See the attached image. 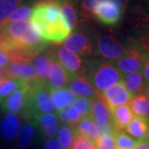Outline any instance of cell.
Listing matches in <instances>:
<instances>
[{
    "label": "cell",
    "mask_w": 149,
    "mask_h": 149,
    "mask_svg": "<svg viewBox=\"0 0 149 149\" xmlns=\"http://www.w3.org/2000/svg\"><path fill=\"white\" fill-rule=\"evenodd\" d=\"M143 70V74L144 80L146 81V83H148V82H149V53H148V55H147Z\"/></svg>",
    "instance_id": "36"
},
{
    "label": "cell",
    "mask_w": 149,
    "mask_h": 149,
    "mask_svg": "<svg viewBox=\"0 0 149 149\" xmlns=\"http://www.w3.org/2000/svg\"><path fill=\"white\" fill-rule=\"evenodd\" d=\"M147 55L142 47L132 46L125 48L124 54L117 61V69L123 74L143 71Z\"/></svg>",
    "instance_id": "3"
},
{
    "label": "cell",
    "mask_w": 149,
    "mask_h": 149,
    "mask_svg": "<svg viewBox=\"0 0 149 149\" xmlns=\"http://www.w3.org/2000/svg\"><path fill=\"white\" fill-rule=\"evenodd\" d=\"M68 85L70 91L73 94L85 98H90V100L98 95L88 76L83 73H78L73 75Z\"/></svg>",
    "instance_id": "11"
},
{
    "label": "cell",
    "mask_w": 149,
    "mask_h": 149,
    "mask_svg": "<svg viewBox=\"0 0 149 149\" xmlns=\"http://www.w3.org/2000/svg\"><path fill=\"white\" fill-rule=\"evenodd\" d=\"M112 125L114 130H125L134 118L131 109L127 104L111 109Z\"/></svg>",
    "instance_id": "16"
},
{
    "label": "cell",
    "mask_w": 149,
    "mask_h": 149,
    "mask_svg": "<svg viewBox=\"0 0 149 149\" xmlns=\"http://www.w3.org/2000/svg\"><path fill=\"white\" fill-rule=\"evenodd\" d=\"M113 140L116 149H133L139 142L129 136L123 130H114Z\"/></svg>",
    "instance_id": "26"
},
{
    "label": "cell",
    "mask_w": 149,
    "mask_h": 149,
    "mask_svg": "<svg viewBox=\"0 0 149 149\" xmlns=\"http://www.w3.org/2000/svg\"><path fill=\"white\" fill-rule=\"evenodd\" d=\"M67 109H68V108L58 111L59 120H60V123L63 126H67L68 125V123H67Z\"/></svg>",
    "instance_id": "35"
},
{
    "label": "cell",
    "mask_w": 149,
    "mask_h": 149,
    "mask_svg": "<svg viewBox=\"0 0 149 149\" xmlns=\"http://www.w3.org/2000/svg\"><path fill=\"white\" fill-rule=\"evenodd\" d=\"M9 63V60L5 54L0 52V66H6Z\"/></svg>",
    "instance_id": "38"
},
{
    "label": "cell",
    "mask_w": 149,
    "mask_h": 149,
    "mask_svg": "<svg viewBox=\"0 0 149 149\" xmlns=\"http://www.w3.org/2000/svg\"><path fill=\"white\" fill-rule=\"evenodd\" d=\"M91 102V116L96 124L112 123L111 110L100 94L90 100Z\"/></svg>",
    "instance_id": "12"
},
{
    "label": "cell",
    "mask_w": 149,
    "mask_h": 149,
    "mask_svg": "<svg viewBox=\"0 0 149 149\" xmlns=\"http://www.w3.org/2000/svg\"><path fill=\"white\" fill-rule=\"evenodd\" d=\"M61 14L70 30H73L78 23V17L73 0H57Z\"/></svg>",
    "instance_id": "22"
},
{
    "label": "cell",
    "mask_w": 149,
    "mask_h": 149,
    "mask_svg": "<svg viewBox=\"0 0 149 149\" xmlns=\"http://www.w3.org/2000/svg\"><path fill=\"white\" fill-rule=\"evenodd\" d=\"M6 77L5 75V68L0 66V80H2L3 78Z\"/></svg>",
    "instance_id": "40"
},
{
    "label": "cell",
    "mask_w": 149,
    "mask_h": 149,
    "mask_svg": "<svg viewBox=\"0 0 149 149\" xmlns=\"http://www.w3.org/2000/svg\"><path fill=\"white\" fill-rule=\"evenodd\" d=\"M27 84L14 91L1 104L3 111L15 114L23 113L27 105Z\"/></svg>",
    "instance_id": "8"
},
{
    "label": "cell",
    "mask_w": 149,
    "mask_h": 149,
    "mask_svg": "<svg viewBox=\"0 0 149 149\" xmlns=\"http://www.w3.org/2000/svg\"><path fill=\"white\" fill-rule=\"evenodd\" d=\"M128 103L133 113L138 117L149 119V100L145 94L133 96Z\"/></svg>",
    "instance_id": "23"
},
{
    "label": "cell",
    "mask_w": 149,
    "mask_h": 149,
    "mask_svg": "<svg viewBox=\"0 0 149 149\" xmlns=\"http://www.w3.org/2000/svg\"><path fill=\"white\" fill-rule=\"evenodd\" d=\"M72 107L80 113L82 118L91 115V102L87 98L85 97L76 98L74 103L72 104Z\"/></svg>",
    "instance_id": "31"
},
{
    "label": "cell",
    "mask_w": 149,
    "mask_h": 149,
    "mask_svg": "<svg viewBox=\"0 0 149 149\" xmlns=\"http://www.w3.org/2000/svg\"><path fill=\"white\" fill-rule=\"evenodd\" d=\"M6 77L21 80L24 83L39 81L35 67L31 63H13L9 62L5 67Z\"/></svg>",
    "instance_id": "7"
},
{
    "label": "cell",
    "mask_w": 149,
    "mask_h": 149,
    "mask_svg": "<svg viewBox=\"0 0 149 149\" xmlns=\"http://www.w3.org/2000/svg\"><path fill=\"white\" fill-rule=\"evenodd\" d=\"M123 82L127 91L132 96L144 94L146 81L144 80L143 71L133 72L126 74L123 78Z\"/></svg>",
    "instance_id": "18"
},
{
    "label": "cell",
    "mask_w": 149,
    "mask_h": 149,
    "mask_svg": "<svg viewBox=\"0 0 149 149\" xmlns=\"http://www.w3.org/2000/svg\"><path fill=\"white\" fill-rule=\"evenodd\" d=\"M27 83L9 77H4L0 80V105L11 94L23 87Z\"/></svg>",
    "instance_id": "24"
},
{
    "label": "cell",
    "mask_w": 149,
    "mask_h": 149,
    "mask_svg": "<svg viewBox=\"0 0 149 149\" xmlns=\"http://www.w3.org/2000/svg\"><path fill=\"white\" fill-rule=\"evenodd\" d=\"M144 94L145 95L148 97V99L149 100V82H148L146 85H145V90H144Z\"/></svg>",
    "instance_id": "41"
},
{
    "label": "cell",
    "mask_w": 149,
    "mask_h": 149,
    "mask_svg": "<svg viewBox=\"0 0 149 149\" xmlns=\"http://www.w3.org/2000/svg\"><path fill=\"white\" fill-rule=\"evenodd\" d=\"M133 149H149V141L148 140H143L139 141Z\"/></svg>",
    "instance_id": "37"
},
{
    "label": "cell",
    "mask_w": 149,
    "mask_h": 149,
    "mask_svg": "<svg viewBox=\"0 0 149 149\" xmlns=\"http://www.w3.org/2000/svg\"><path fill=\"white\" fill-rule=\"evenodd\" d=\"M54 54L56 60L70 75L78 74V71L82 67V61L77 55L70 52L61 47L56 48V53L54 52Z\"/></svg>",
    "instance_id": "13"
},
{
    "label": "cell",
    "mask_w": 149,
    "mask_h": 149,
    "mask_svg": "<svg viewBox=\"0 0 149 149\" xmlns=\"http://www.w3.org/2000/svg\"><path fill=\"white\" fill-rule=\"evenodd\" d=\"M88 76V75H87ZM88 78L91 81L97 94L122 82L123 76L116 66L109 62H98L91 68Z\"/></svg>",
    "instance_id": "2"
},
{
    "label": "cell",
    "mask_w": 149,
    "mask_h": 149,
    "mask_svg": "<svg viewBox=\"0 0 149 149\" xmlns=\"http://www.w3.org/2000/svg\"><path fill=\"white\" fill-rule=\"evenodd\" d=\"M122 14V8L119 6L112 1L105 0L96 4L92 15L105 25L114 26L121 21Z\"/></svg>",
    "instance_id": "4"
},
{
    "label": "cell",
    "mask_w": 149,
    "mask_h": 149,
    "mask_svg": "<svg viewBox=\"0 0 149 149\" xmlns=\"http://www.w3.org/2000/svg\"><path fill=\"white\" fill-rule=\"evenodd\" d=\"M97 146V149H116L115 144L113 143L109 145H101V144H96Z\"/></svg>",
    "instance_id": "39"
},
{
    "label": "cell",
    "mask_w": 149,
    "mask_h": 149,
    "mask_svg": "<svg viewBox=\"0 0 149 149\" xmlns=\"http://www.w3.org/2000/svg\"><path fill=\"white\" fill-rule=\"evenodd\" d=\"M81 115L74 108L71 106L67 109V123L71 128L74 129L81 119Z\"/></svg>",
    "instance_id": "33"
},
{
    "label": "cell",
    "mask_w": 149,
    "mask_h": 149,
    "mask_svg": "<svg viewBox=\"0 0 149 149\" xmlns=\"http://www.w3.org/2000/svg\"><path fill=\"white\" fill-rule=\"evenodd\" d=\"M102 1H105V0H80L81 9L84 12L83 15L87 17L92 16L95 5L98 3L102 2ZM109 1H112L115 3L121 8H123V6L125 5V3H126V0H109Z\"/></svg>",
    "instance_id": "30"
},
{
    "label": "cell",
    "mask_w": 149,
    "mask_h": 149,
    "mask_svg": "<svg viewBox=\"0 0 149 149\" xmlns=\"http://www.w3.org/2000/svg\"><path fill=\"white\" fill-rule=\"evenodd\" d=\"M49 91L54 107H56L58 111L67 109L76 99L75 95L67 89H49Z\"/></svg>",
    "instance_id": "17"
},
{
    "label": "cell",
    "mask_w": 149,
    "mask_h": 149,
    "mask_svg": "<svg viewBox=\"0 0 149 149\" xmlns=\"http://www.w3.org/2000/svg\"><path fill=\"white\" fill-rule=\"evenodd\" d=\"M41 1H44V0H37V2H41Z\"/></svg>",
    "instance_id": "43"
},
{
    "label": "cell",
    "mask_w": 149,
    "mask_h": 149,
    "mask_svg": "<svg viewBox=\"0 0 149 149\" xmlns=\"http://www.w3.org/2000/svg\"><path fill=\"white\" fill-rule=\"evenodd\" d=\"M20 128V117L15 114L7 113L0 123V133L6 142H12L16 139Z\"/></svg>",
    "instance_id": "14"
},
{
    "label": "cell",
    "mask_w": 149,
    "mask_h": 149,
    "mask_svg": "<svg viewBox=\"0 0 149 149\" xmlns=\"http://www.w3.org/2000/svg\"><path fill=\"white\" fill-rule=\"evenodd\" d=\"M33 6L34 5L30 4V3H22L1 25L8 24V23H11V22H16L27 20L32 16Z\"/></svg>",
    "instance_id": "27"
},
{
    "label": "cell",
    "mask_w": 149,
    "mask_h": 149,
    "mask_svg": "<svg viewBox=\"0 0 149 149\" xmlns=\"http://www.w3.org/2000/svg\"><path fill=\"white\" fill-rule=\"evenodd\" d=\"M35 124H37L42 133L47 138L54 137L58 130V119L54 113H43L36 119Z\"/></svg>",
    "instance_id": "19"
},
{
    "label": "cell",
    "mask_w": 149,
    "mask_h": 149,
    "mask_svg": "<svg viewBox=\"0 0 149 149\" xmlns=\"http://www.w3.org/2000/svg\"><path fill=\"white\" fill-rule=\"evenodd\" d=\"M100 95L104 98L110 109L115 107L128 104L130 101L131 98L133 97L127 91L123 81L113 85Z\"/></svg>",
    "instance_id": "9"
},
{
    "label": "cell",
    "mask_w": 149,
    "mask_h": 149,
    "mask_svg": "<svg viewBox=\"0 0 149 149\" xmlns=\"http://www.w3.org/2000/svg\"><path fill=\"white\" fill-rule=\"evenodd\" d=\"M97 52L103 58L115 61L124 54L125 48L112 35H103L97 39Z\"/></svg>",
    "instance_id": "5"
},
{
    "label": "cell",
    "mask_w": 149,
    "mask_h": 149,
    "mask_svg": "<svg viewBox=\"0 0 149 149\" xmlns=\"http://www.w3.org/2000/svg\"><path fill=\"white\" fill-rule=\"evenodd\" d=\"M26 121L27 122L22 124L21 129L17 134V144L21 148H27L31 145L35 134L34 126L36 124L28 120Z\"/></svg>",
    "instance_id": "25"
},
{
    "label": "cell",
    "mask_w": 149,
    "mask_h": 149,
    "mask_svg": "<svg viewBox=\"0 0 149 149\" xmlns=\"http://www.w3.org/2000/svg\"><path fill=\"white\" fill-rule=\"evenodd\" d=\"M63 47L70 52L81 56L90 55L93 51V45L90 37L82 32H74L70 34L63 42Z\"/></svg>",
    "instance_id": "6"
},
{
    "label": "cell",
    "mask_w": 149,
    "mask_h": 149,
    "mask_svg": "<svg viewBox=\"0 0 149 149\" xmlns=\"http://www.w3.org/2000/svg\"><path fill=\"white\" fill-rule=\"evenodd\" d=\"M24 2L25 0H0V25Z\"/></svg>",
    "instance_id": "28"
},
{
    "label": "cell",
    "mask_w": 149,
    "mask_h": 149,
    "mask_svg": "<svg viewBox=\"0 0 149 149\" xmlns=\"http://www.w3.org/2000/svg\"><path fill=\"white\" fill-rule=\"evenodd\" d=\"M148 120V118L136 116L133 118L125 130L128 132L129 136L139 142L146 140Z\"/></svg>",
    "instance_id": "20"
},
{
    "label": "cell",
    "mask_w": 149,
    "mask_h": 149,
    "mask_svg": "<svg viewBox=\"0 0 149 149\" xmlns=\"http://www.w3.org/2000/svg\"><path fill=\"white\" fill-rule=\"evenodd\" d=\"M31 19L45 42L59 44L70 35V30L61 14L57 0L37 2L32 8Z\"/></svg>",
    "instance_id": "1"
},
{
    "label": "cell",
    "mask_w": 149,
    "mask_h": 149,
    "mask_svg": "<svg viewBox=\"0 0 149 149\" xmlns=\"http://www.w3.org/2000/svg\"><path fill=\"white\" fill-rule=\"evenodd\" d=\"M44 149H64L57 139H50L45 141L43 144Z\"/></svg>",
    "instance_id": "34"
},
{
    "label": "cell",
    "mask_w": 149,
    "mask_h": 149,
    "mask_svg": "<svg viewBox=\"0 0 149 149\" xmlns=\"http://www.w3.org/2000/svg\"><path fill=\"white\" fill-rule=\"evenodd\" d=\"M70 149H97V146L95 141L75 133Z\"/></svg>",
    "instance_id": "32"
},
{
    "label": "cell",
    "mask_w": 149,
    "mask_h": 149,
    "mask_svg": "<svg viewBox=\"0 0 149 149\" xmlns=\"http://www.w3.org/2000/svg\"><path fill=\"white\" fill-rule=\"evenodd\" d=\"M75 136L74 129L67 126H62L58 131V139L60 143L64 149H70Z\"/></svg>",
    "instance_id": "29"
},
{
    "label": "cell",
    "mask_w": 149,
    "mask_h": 149,
    "mask_svg": "<svg viewBox=\"0 0 149 149\" xmlns=\"http://www.w3.org/2000/svg\"><path fill=\"white\" fill-rule=\"evenodd\" d=\"M72 76L64 69L56 56H54L48 73L47 87L49 89L64 88L69 85Z\"/></svg>",
    "instance_id": "10"
},
{
    "label": "cell",
    "mask_w": 149,
    "mask_h": 149,
    "mask_svg": "<svg viewBox=\"0 0 149 149\" xmlns=\"http://www.w3.org/2000/svg\"><path fill=\"white\" fill-rule=\"evenodd\" d=\"M55 54L53 50H50L46 52H41L33 59V66L35 67L38 80L47 86V77L49 69L53 60Z\"/></svg>",
    "instance_id": "15"
},
{
    "label": "cell",
    "mask_w": 149,
    "mask_h": 149,
    "mask_svg": "<svg viewBox=\"0 0 149 149\" xmlns=\"http://www.w3.org/2000/svg\"><path fill=\"white\" fill-rule=\"evenodd\" d=\"M76 134L84 136L85 138L91 139L95 142L99 137L98 127L95 122L93 120L91 116L81 118L80 122L74 128Z\"/></svg>",
    "instance_id": "21"
},
{
    "label": "cell",
    "mask_w": 149,
    "mask_h": 149,
    "mask_svg": "<svg viewBox=\"0 0 149 149\" xmlns=\"http://www.w3.org/2000/svg\"><path fill=\"white\" fill-rule=\"evenodd\" d=\"M146 140L149 141V120H148V131H147V137H146Z\"/></svg>",
    "instance_id": "42"
}]
</instances>
